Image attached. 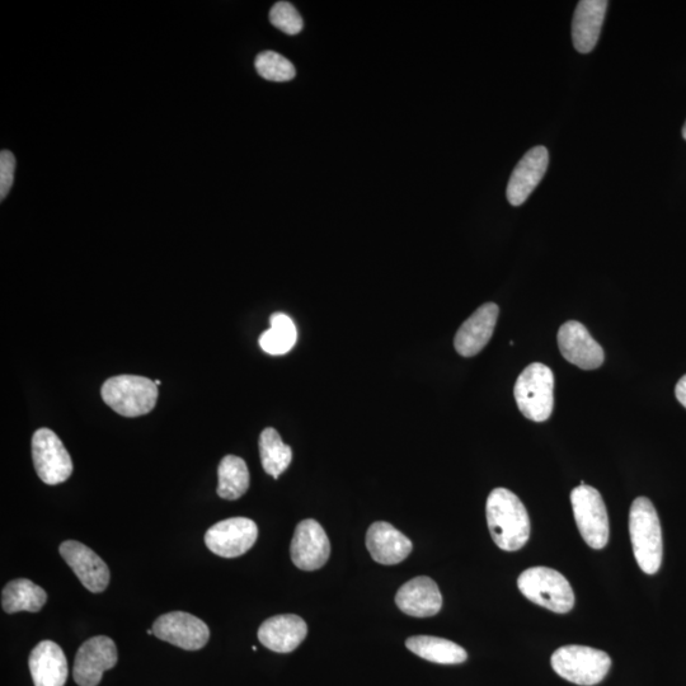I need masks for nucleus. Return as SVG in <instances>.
I'll return each mask as SVG.
<instances>
[{
  "mask_svg": "<svg viewBox=\"0 0 686 686\" xmlns=\"http://www.w3.org/2000/svg\"><path fill=\"white\" fill-rule=\"evenodd\" d=\"M257 537L255 521L232 518L211 526L205 534V544L216 556L237 558L255 545Z\"/></svg>",
  "mask_w": 686,
  "mask_h": 686,
  "instance_id": "1a4fd4ad",
  "label": "nucleus"
},
{
  "mask_svg": "<svg viewBox=\"0 0 686 686\" xmlns=\"http://www.w3.org/2000/svg\"><path fill=\"white\" fill-rule=\"evenodd\" d=\"M48 601V594L40 586L27 579L13 580L4 587L2 606L8 614L40 612Z\"/></svg>",
  "mask_w": 686,
  "mask_h": 686,
  "instance_id": "5701e85b",
  "label": "nucleus"
},
{
  "mask_svg": "<svg viewBox=\"0 0 686 686\" xmlns=\"http://www.w3.org/2000/svg\"><path fill=\"white\" fill-rule=\"evenodd\" d=\"M553 670L561 678L581 686L601 683L612 667L608 653L586 646H565L552 655Z\"/></svg>",
  "mask_w": 686,
  "mask_h": 686,
  "instance_id": "423d86ee",
  "label": "nucleus"
},
{
  "mask_svg": "<svg viewBox=\"0 0 686 686\" xmlns=\"http://www.w3.org/2000/svg\"><path fill=\"white\" fill-rule=\"evenodd\" d=\"M298 338V331L293 321L284 313L272 314L269 330L262 333L260 346L266 354L280 356L293 349Z\"/></svg>",
  "mask_w": 686,
  "mask_h": 686,
  "instance_id": "a878e982",
  "label": "nucleus"
},
{
  "mask_svg": "<svg viewBox=\"0 0 686 686\" xmlns=\"http://www.w3.org/2000/svg\"><path fill=\"white\" fill-rule=\"evenodd\" d=\"M608 2L605 0H581L577 4L572 22V40L581 54H589L598 44L601 27L605 20Z\"/></svg>",
  "mask_w": 686,
  "mask_h": 686,
  "instance_id": "412c9836",
  "label": "nucleus"
},
{
  "mask_svg": "<svg viewBox=\"0 0 686 686\" xmlns=\"http://www.w3.org/2000/svg\"><path fill=\"white\" fill-rule=\"evenodd\" d=\"M16 171V158L9 150L0 153V200L6 199L12 189Z\"/></svg>",
  "mask_w": 686,
  "mask_h": 686,
  "instance_id": "c85d7f7f",
  "label": "nucleus"
},
{
  "mask_svg": "<svg viewBox=\"0 0 686 686\" xmlns=\"http://www.w3.org/2000/svg\"><path fill=\"white\" fill-rule=\"evenodd\" d=\"M255 67L260 77L271 82L293 81L296 75L295 67L290 60L270 50L257 55Z\"/></svg>",
  "mask_w": 686,
  "mask_h": 686,
  "instance_id": "bb28decb",
  "label": "nucleus"
},
{
  "mask_svg": "<svg viewBox=\"0 0 686 686\" xmlns=\"http://www.w3.org/2000/svg\"><path fill=\"white\" fill-rule=\"evenodd\" d=\"M218 495L224 500L241 498L249 488V472L246 462L236 455L224 457L218 468Z\"/></svg>",
  "mask_w": 686,
  "mask_h": 686,
  "instance_id": "b1692460",
  "label": "nucleus"
},
{
  "mask_svg": "<svg viewBox=\"0 0 686 686\" xmlns=\"http://www.w3.org/2000/svg\"><path fill=\"white\" fill-rule=\"evenodd\" d=\"M498 313L497 304H483L462 324L454 340L459 355L472 357L485 349L495 332Z\"/></svg>",
  "mask_w": 686,
  "mask_h": 686,
  "instance_id": "dca6fc26",
  "label": "nucleus"
},
{
  "mask_svg": "<svg viewBox=\"0 0 686 686\" xmlns=\"http://www.w3.org/2000/svg\"><path fill=\"white\" fill-rule=\"evenodd\" d=\"M290 553L294 565L300 570L316 571L326 565L331 544L322 525L308 519L296 526Z\"/></svg>",
  "mask_w": 686,
  "mask_h": 686,
  "instance_id": "f8f14e48",
  "label": "nucleus"
},
{
  "mask_svg": "<svg viewBox=\"0 0 686 686\" xmlns=\"http://www.w3.org/2000/svg\"><path fill=\"white\" fill-rule=\"evenodd\" d=\"M675 394L678 401L686 408V375L676 384Z\"/></svg>",
  "mask_w": 686,
  "mask_h": 686,
  "instance_id": "c756f323",
  "label": "nucleus"
},
{
  "mask_svg": "<svg viewBox=\"0 0 686 686\" xmlns=\"http://www.w3.org/2000/svg\"><path fill=\"white\" fill-rule=\"evenodd\" d=\"M270 22L284 34L295 36L304 28L302 16L293 4L289 2H277L270 11Z\"/></svg>",
  "mask_w": 686,
  "mask_h": 686,
  "instance_id": "cd10ccee",
  "label": "nucleus"
},
{
  "mask_svg": "<svg viewBox=\"0 0 686 686\" xmlns=\"http://www.w3.org/2000/svg\"><path fill=\"white\" fill-rule=\"evenodd\" d=\"M307 634V623L294 614L276 615L265 620L258 629V639L262 645L279 653L295 651Z\"/></svg>",
  "mask_w": 686,
  "mask_h": 686,
  "instance_id": "6ab92c4d",
  "label": "nucleus"
},
{
  "mask_svg": "<svg viewBox=\"0 0 686 686\" xmlns=\"http://www.w3.org/2000/svg\"><path fill=\"white\" fill-rule=\"evenodd\" d=\"M558 347L568 363L582 370H595L604 363L603 347L596 342L584 324L568 321L558 331Z\"/></svg>",
  "mask_w": 686,
  "mask_h": 686,
  "instance_id": "ddd939ff",
  "label": "nucleus"
},
{
  "mask_svg": "<svg viewBox=\"0 0 686 686\" xmlns=\"http://www.w3.org/2000/svg\"><path fill=\"white\" fill-rule=\"evenodd\" d=\"M30 673L35 686H64L68 680V661L59 645L42 641L32 650Z\"/></svg>",
  "mask_w": 686,
  "mask_h": 686,
  "instance_id": "aec40b11",
  "label": "nucleus"
},
{
  "mask_svg": "<svg viewBox=\"0 0 686 686\" xmlns=\"http://www.w3.org/2000/svg\"><path fill=\"white\" fill-rule=\"evenodd\" d=\"M518 586L526 599L551 612L565 614L571 612L575 605V594L570 582L553 568H529L521 573Z\"/></svg>",
  "mask_w": 686,
  "mask_h": 686,
  "instance_id": "7ed1b4c3",
  "label": "nucleus"
},
{
  "mask_svg": "<svg viewBox=\"0 0 686 686\" xmlns=\"http://www.w3.org/2000/svg\"><path fill=\"white\" fill-rule=\"evenodd\" d=\"M260 454L263 469L275 479L279 478L289 468L291 460H293V450L284 444L279 432L271 429V427L262 431Z\"/></svg>",
  "mask_w": 686,
  "mask_h": 686,
  "instance_id": "393cba45",
  "label": "nucleus"
},
{
  "mask_svg": "<svg viewBox=\"0 0 686 686\" xmlns=\"http://www.w3.org/2000/svg\"><path fill=\"white\" fill-rule=\"evenodd\" d=\"M571 504L577 528L592 549H603L609 542V516L600 492L580 485L571 492Z\"/></svg>",
  "mask_w": 686,
  "mask_h": 686,
  "instance_id": "0eeeda50",
  "label": "nucleus"
},
{
  "mask_svg": "<svg viewBox=\"0 0 686 686\" xmlns=\"http://www.w3.org/2000/svg\"><path fill=\"white\" fill-rule=\"evenodd\" d=\"M32 459L36 473L46 485H60L72 476V458L54 431L40 429L35 432L32 438Z\"/></svg>",
  "mask_w": 686,
  "mask_h": 686,
  "instance_id": "6e6552de",
  "label": "nucleus"
},
{
  "mask_svg": "<svg viewBox=\"0 0 686 686\" xmlns=\"http://www.w3.org/2000/svg\"><path fill=\"white\" fill-rule=\"evenodd\" d=\"M117 648L111 638L98 636L89 638L77 652L74 661L73 678L79 686H97L107 670L117 664Z\"/></svg>",
  "mask_w": 686,
  "mask_h": 686,
  "instance_id": "9d476101",
  "label": "nucleus"
},
{
  "mask_svg": "<svg viewBox=\"0 0 686 686\" xmlns=\"http://www.w3.org/2000/svg\"><path fill=\"white\" fill-rule=\"evenodd\" d=\"M103 401L124 417H139L152 412L158 399V385L138 375H119L102 385Z\"/></svg>",
  "mask_w": 686,
  "mask_h": 686,
  "instance_id": "20e7f679",
  "label": "nucleus"
},
{
  "mask_svg": "<svg viewBox=\"0 0 686 686\" xmlns=\"http://www.w3.org/2000/svg\"><path fill=\"white\" fill-rule=\"evenodd\" d=\"M487 523L493 542L502 551L515 552L528 543L530 519L523 502L514 492L496 488L488 496Z\"/></svg>",
  "mask_w": 686,
  "mask_h": 686,
  "instance_id": "f257e3e1",
  "label": "nucleus"
},
{
  "mask_svg": "<svg viewBox=\"0 0 686 686\" xmlns=\"http://www.w3.org/2000/svg\"><path fill=\"white\" fill-rule=\"evenodd\" d=\"M683 136H684V139L686 140V124L684 125Z\"/></svg>",
  "mask_w": 686,
  "mask_h": 686,
  "instance_id": "7c9ffc66",
  "label": "nucleus"
},
{
  "mask_svg": "<svg viewBox=\"0 0 686 686\" xmlns=\"http://www.w3.org/2000/svg\"><path fill=\"white\" fill-rule=\"evenodd\" d=\"M514 396L521 413L534 422L547 421L554 407V375L547 365L533 363L516 380Z\"/></svg>",
  "mask_w": 686,
  "mask_h": 686,
  "instance_id": "39448f33",
  "label": "nucleus"
},
{
  "mask_svg": "<svg viewBox=\"0 0 686 686\" xmlns=\"http://www.w3.org/2000/svg\"><path fill=\"white\" fill-rule=\"evenodd\" d=\"M629 534L639 568L647 575H655L661 567L664 544L659 515L647 497L633 501L629 512Z\"/></svg>",
  "mask_w": 686,
  "mask_h": 686,
  "instance_id": "f03ea898",
  "label": "nucleus"
},
{
  "mask_svg": "<svg viewBox=\"0 0 686 686\" xmlns=\"http://www.w3.org/2000/svg\"><path fill=\"white\" fill-rule=\"evenodd\" d=\"M59 553L88 591L100 594L107 589L110 570L91 548L75 540H67L60 545Z\"/></svg>",
  "mask_w": 686,
  "mask_h": 686,
  "instance_id": "4468645a",
  "label": "nucleus"
},
{
  "mask_svg": "<svg viewBox=\"0 0 686 686\" xmlns=\"http://www.w3.org/2000/svg\"><path fill=\"white\" fill-rule=\"evenodd\" d=\"M366 547L375 562L392 566L410 556L413 544L393 525L378 521L370 526L366 534Z\"/></svg>",
  "mask_w": 686,
  "mask_h": 686,
  "instance_id": "a211bd4d",
  "label": "nucleus"
},
{
  "mask_svg": "<svg viewBox=\"0 0 686 686\" xmlns=\"http://www.w3.org/2000/svg\"><path fill=\"white\" fill-rule=\"evenodd\" d=\"M154 636L186 651L201 650L210 638V629L195 615L172 612L161 615L153 624Z\"/></svg>",
  "mask_w": 686,
  "mask_h": 686,
  "instance_id": "9b49d317",
  "label": "nucleus"
},
{
  "mask_svg": "<svg viewBox=\"0 0 686 686\" xmlns=\"http://www.w3.org/2000/svg\"><path fill=\"white\" fill-rule=\"evenodd\" d=\"M396 604L410 617L430 618L440 612L443 596L434 580L420 576L408 581L398 590Z\"/></svg>",
  "mask_w": 686,
  "mask_h": 686,
  "instance_id": "f3484780",
  "label": "nucleus"
},
{
  "mask_svg": "<svg viewBox=\"0 0 686 686\" xmlns=\"http://www.w3.org/2000/svg\"><path fill=\"white\" fill-rule=\"evenodd\" d=\"M406 647L421 659L440 665H458L467 661V651L449 639L416 636L407 639Z\"/></svg>",
  "mask_w": 686,
  "mask_h": 686,
  "instance_id": "4be33fe9",
  "label": "nucleus"
},
{
  "mask_svg": "<svg viewBox=\"0 0 686 686\" xmlns=\"http://www.w3.org/2000/svg\"><path fill=\"white\" fill-rule=\"evenodd\" d=\"M549 154L547 148L534 147L521 158L512 172L506 196L512 206H521L537 189L547 172Z\"/></svg>",
  "mask_w": 686,
  "mask_h": 686,
  "instance_id": "2eb2a0df",
  "label": "nucleus"
}]
</instances>
